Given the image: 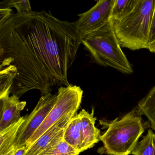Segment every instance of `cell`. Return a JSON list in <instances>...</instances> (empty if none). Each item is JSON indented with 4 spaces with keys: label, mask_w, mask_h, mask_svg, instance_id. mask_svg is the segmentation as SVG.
<instances>
[{
    "label": "cell",
    "mask_w": 155,
    "mask_h": 155,
    "mask_svg": "<svg viewBox=\"0 0 155 155\" xmlns=\"http://www.w3.org/2000/svg\"><path fill=\"white\" fill-rule=\"evenodd\" d=\"M3 7L8 8H14L16 9L17 13L19 15H28L31 14L32 11L30 2L28 0H6L0 3Z\"/></svg>",
    "instance_id": "18"
},
{
    "label": "cell",
    "mask_w": 155,
    "mask_h": 155,
    "mask_svg": "<svg viewBox=\"0 0 155 155\" xmlns=\"http://www.w3.org/2000/svg\"><path fill=\"white\" fill-rule=\"evenodd\" d=\"M133 155H155V133L149 129L132 151Z\"/></svg>",
    "instance_id": "15"
},
{
    "label": "cell",
    "mask_w": 155,
    "mask_h": 155,
    "mask_svg": "<svg viewBox=\"0 0 155 155\" xmlns=\"http://www.w3.org/2000/svg\"><path fill=\"white\" fill-rule=\"evenodd\" d=\"M81 44L91 59L98 65L110 67L125 74L133 73L132 66L122 51L111 20L83 36Z\"/></svg>",
    "instance_id": "2"
},
{
    "label": "cell",
    "mask_w": 155,
    "mask_h": 155,
    "mask_svg": "<svg viewBox=\"0 0 155 155\" xmlns=\"http://www.w3.org/2000/svg\"><path fill=\"white\" fill-rule=\"evenodd\" d=\"M80 153L63 138L58 144L44 150L38 155H78Z\"/></svg>",
    "instance_id": "17"
},
{
    "label": "cell",
    "mask_w": 155,
    "mask_h": 155,
    "mask_svg": "<svg viewBox=\"0 0 155 155\" xmlns=\"http://www.w3.org/2000/svg\"><path fill=\"white\" fill-rule=\"evenodd\" d=\"M155 0H137L133 10L119 21H112L120 45L131 51L148 48Z\"/></svg>",
    "instance_id": "3"
},
{
    "label": "cell",
    "mask_w": 155,
    "mask_h": 155,
    "mask_svg": "<svg viewBox=\"0 0 155 155\" xmlns=\"http://www.w3.org/2000/svg\"><path fill=\"white\" fill-rule=\"evenodd\" d=\"M83 91L78 86L70 85L58 89V98L46 118L26 144V151L52 126L62 120L72 118L81 104Z\"/></svg>",
    "instance_id": "5"
},
{
    "label": "cell",
    "mask_w": 155,
    "mask_h": 155,
    "mask_svg": "<svg viewBox=\"0 0 155 155\" xmlns=\"http://www.w3.org/2000/svg\"><path fill=\"white\" fill-rule=\"evenodd\" d=\"M115 0H100L95 6L84 13L79 14L76 21L81 39L86 34L101 28L110 19Z\"/></svg>",
    "instance_id": "7"
},
{
    "label": "cell",
    "mask_w": 155,
    "mask_h": 155,
    "mask_svg": "<svg viewBox=\"0 0 155 155\" xmlns=\"http://www.w3.org/2000/svg\"><path fill=\"white\" fill-rule=\"evenodd\" d=\"M155 41V6L152 15L151 20V25H150V32L149 44Z\"/></svg>",
    "instance_id": "20"
},
{
    "label": "cell",
    "mask_w": 155,
    "mask_h": 155,
    "mask_svg": "<svg viewBox=\"0 0 155 155\" xmlns=\"http://www.w3.org/2000/svg\"><path fill=\"white\" fill-rule=\"evenodd\" d=\"M0 99L11 94L14 80L17 76V68L13 65L0 69Z\"/></svg>",
    "instance_id": "14"
},
{
    "label": "cell",
    "mask_w": 155,
    "mask_h": 155,
    "mask_svg": "<svg viewBox=\"0 0 155 155\" xmlns=\"http://www.w3.org/2000/svg\"><path fill=\"white\" fill-rule=\"evenodd\" d=\"M26 116L21 117L18 121L0 131V155H5L15 148L19 129L24 122Z\"/></svg>",
    "instance_id": "11"
},
{
    "label": "cell",
    "mask_w": 155,
    "mask_h": 155,
    "mask_svg": "<svg viewBox=\"0 0 155 155\" xmlns=\"http://www.w3.org/2000/svg\"><path fill=\"white\" fill-rule=\"evenodd\" d=\"M140 113L137 108L107 123V130L100 137L105 153L108 155L131 154L145 130Z\"/></svg>",
    "instance_id": "4"
},
{
    "label": "cell",
    "mask_w": 155,
    "mask_h": 155,
    "mask_svg": "<svg viewBox=\"0 0 155 155\" xmlns=\"http://www.w3.org/2000/svg\"><path fill=\"white\" fill-rule=\"evenodd\" d=\"M148 49L152 53H155V41L149 44Z\"/></svg>",
    "instance_id": "22"
},
{
    "label": "cell",
    "mask_w": 155,
    "mask_h": 155,
    "mask_svg": "<svg viewBox=\"0 0 155 155\" xmlns=\"http://www.w3.org/2000/svg\"><path fill=\"white\" fill-rule=\"evenodd\" d=\"M137 0H115L110 20L119 21L129 14L135 8Z\"/></svg>",
    "instance_id": "16"
},
{
    "label": "cell",
    "mask_w": 155,
    "mask_h": 155,
    "mask_svg": "<svg viewBox=\"0 0 155 155\" xmlns=\"http://www.w3.org/2000/svg\"><path fill=\"white\" fill-rule=\"evenodd\" d=\"M15 148L13 149L12 150H11L8 153H6V154L4 155H14V152H15Z\"/></svg>",
    "instance_id": "23"
},
{
    "label": "cell",
    "mask_w": 155,
    "mask_h": 155,
    "mask_svg": "<svg viewBox=\"0 0 155 155\" xmlns=\"http://www.w3.org/2000/svg\"><path fill=\"white\" fill-rule=\"evenodd\" d=\"M26 152V145H24L18 148L15 149L14 155H24Z\"/></svg>",
    "instance_id": "21"
},
{
    "label": "cell",
    "mask_w": 155,
    "mask_h": 155,
    "mask_svg": "<svg viewBox=\"0 0 155 155\" xmlns=\"http://www.w3.org/2000/svg\"><path fill=\"white\" fill-rule=\"evenodd\" d=\"M71 118L62 120L52 126L38 139L24 155H38L58 144L63 138L65 128Z\"/></svg>",
    "instance_id": "8"
},
{
    "label": "cell",
    "mask_w": 155,
    "mask_h": 155,
    "mask_svg": "<svg viewBox=\"0 0 155 155\" xmlns=\"http://www.w3.org/2000/svg\"><path fill=\"white\" fill-rule=\"evenodd\" d=\"M63 139L68 144L80 153L83 152L80 117L79 114H76L70 120L65 128Z\"/></svg>",
    "instance_id": "12"
},
{
    "label": "cell",
    "mask_w": 155,
    "mask_h": 155,
    "mask_svg": "<svg viewBox=\"0 0 155 155\" xmlns=\"http://www.w3.org/2000/svg\"><path fill=\"white\" fill-rule=\"evenodd\" d=\"M80 117L81 131L83 151L93 147L100 140V130L95 127L97 118L94 117V108L89 113L85 109L78 113Z\"/></svg>",
    "instance_id": "10"
},
{
    "label": "cell",
    "mask_w": 155,
    "mask_h": 155,
    "mask_svg": "<svg viewBox=\"0 0 155 155\" xmlns=\"http://www.w3.org/2000/svg\"><path fill=\"white\" fill-rule=\"evenodd\" d=\"M58 95L48 93L41 97L33 111L27 115L19 129L15 148L26 145V143L45 120L56 103Z\"/></svg>",
    "instance_id": "6"
},
{
    "label": "cell",
    "mask_w": 155,
    "mask_h": 155,
    "mask_svg": "<svg viewBox=\"0 0 155 155\" xmlns=\"http://www.w3.org/2000/svg\"><path fill=\"white\" fill-rule=\"evenodd\" d=\"M137 108L140 114L146 116L151 128L155 130V86L140 101Z\"/></svg>",
    "instance_id": "13"
},
{
    "label": "cell",
    "mask_w": 155,
    "mask_h": 155,
    "mask_svg": "<svg viewBox=\"0 0 155 155\" xmlns=\"http://www.w3.org/2000/svg\"><path fill=\"white\" fill-rule=\"evenodd\" d=\"M81 44L76 21H61L45 11L13 13L0 24V69L13 65L18 72L11 94L20 97L54 86H70L68 73Z\"/></svg>",
    "instance_id": "1"
},
{
    "label": "cell",
    "mask_w": 155,
    "mask_h": 155,
    "mask_svg": "<svg viewBox=\"0 0 155 155\" xmlns=\"http://www.w3.org/2000/svg\"><path fill=\"white\" fill-rule=\"evenodd\" d=\"M13 10L8 7H1L0 9V24L7 21L13 14Z\"/></svg>",
    "instance_id": "19"
},
{
    "label": "cell",
    "mask_w": 155,
    "mask_h": 155,
    "mask_svg": "<svg viewBox=\"0 0 155 155\" xmlns=\"http://www.w3.org/2000/svg\"><path fill=\"white\" fill-rule=\"evenodd\" d=\"M0 131L18 121L21 117L20 112L26 105L25 101H20L16 95L0 99Z\"/></svg>",
    "instance_id": "9"
}]
</instances>
